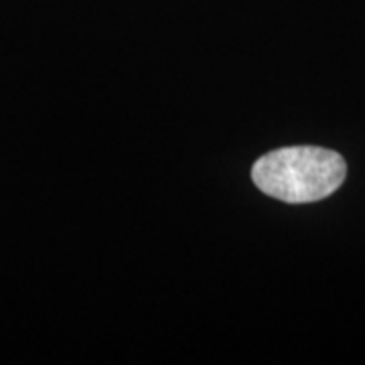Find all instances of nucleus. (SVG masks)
Segmentation results:
<instances>
[{
  "label": "nucleus",
  "mask_w": 365,
  "mask_h": 365,
  "mask_svg": "<svg viewBox=\"0 0 365 365\" xmlns=\"http://www.w3.org/2000/svg\"><path fill=\"white\" fill-rule=\"evenodd\" d=\"M347 175L339 153L321 146L278 148L256 160L252 179L264 195L284 203H313L333 195Z\"/></svg>",
  "instance_id": "1"
}]
</instances>
